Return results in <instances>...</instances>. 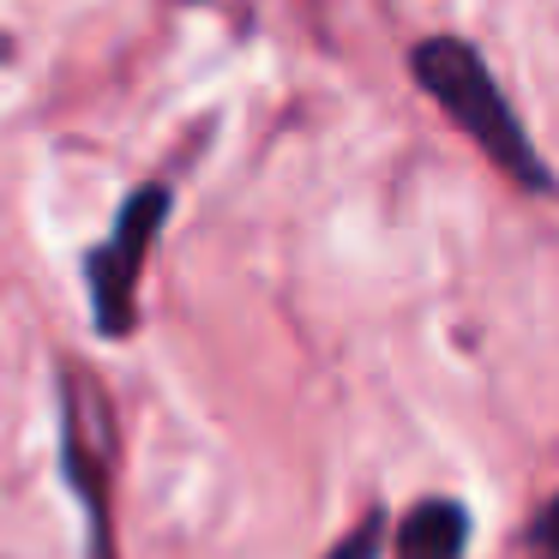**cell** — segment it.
Returning a JSON list of instances; mask_svg holds the SVG:
<instances>
[{
	"label": "cell",
	"instance_id": "6",
	"mask_svg": "<svg viewBox=\"0 0 559 559\" xmlns=\"http://www.w3.org/2000/svg\"><path fill=\"white\" fill-rule=\"evenodd\" d=\"M535 547H542L547 559H559V499L547 506V518L535 523Z\"/></svg>",
	"mask_w": 559,
	"mask_h": 559
},
{
	"label": "cell",
	"instance_id": "4",
	"mask_svg": "<svg viewBox=\"0 0 559 559\" xmlns=\"http://www.w3.org/2000/svg\"><path fill=\"white\" fill-rule=\"evenodd\" d=\"M469 547V511L457 499H421L397 523V559H463Z\"/></svg>",
	"mask_w": 559,
	"mask_h": 559
},
{
	"label": "cell",
	"instance_id": "2",
	"mask_svg": "<svg viewBox=\"0 0 559 559\" xmlns=\"http://www.w3.org/2000/svg\"><path fill=\"white\" fill-rule=\"evenodd\" d=\"M61 451H67V481L85 493L91 511V559H115V535H109V475H115V415L103 385L85 373V367H67L61 373Z\"/></svg>",
	"mask_w": 559,
	"mask_h": 559
},
{
	"label": "cell",
	"instance_id": "1",
	"mask_svg": "<svg viewBox=\"0 0 559 559\" xmlns=\"http://www.w3.org/2000/svg\"><path fill=\"white\" fill-rule=\"evenodd\" d=\"M409 67H415V79H421L427 97H433L439 109H445L451 121H457L463 133L487 151L493 169H506L511 181L530 187V193H547V187H554V181H547V169H542V157H535V145H530V133L518 127L511 103L499 97L493 73H487V61L469 49V43L427 37V43H415Z\"/></svg>",
	"mask_w": 559,
	"mask_h": 559
},
{
	"label": "cell",
	"instance_id": "3",
	"mask_svg": "<svg viewBox=\"0 0 559 559\" xmlns=\"http://www.w3.org/2000/svg\"><path fill=\"white\" fill-rule=\"evenodd\" d=\"M163 217H169V187H139L127 199L115 235L91 253V307H97L103 337H127L133 331V295H139V265H145L151 241H157Z\"/></svg>",
	"mask_w": 559,
	"mask_h": 559
},
{
	"label": "cell",
	"instance_id": "5",
	"mask_svg": "<svg viewBox=\"0 0 559 559\" xmlns=\"http://www.w3.org/2000/svg\"><path fill=\"white\" fill-rule=\"evenodd\" d=\"M379 542H385V511H367V518L355 523L325 559H379Z\"/></svg>",
	"mask_w": 559,
	"mask_h": 559
}]
</instances>
